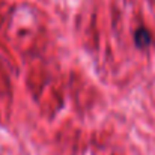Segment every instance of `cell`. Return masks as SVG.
<instances>
[{
  "label": "cell",
  "mask_w": 155,
  "mask_h": 155,
  "mask_svg": "<svg viewBox=\"0 0 155 155\" xmlns=\"http://www.w3.org/2000/svg\"><path fill=\"white\" fill-rule=\"evenodd\" d=\"M134 44L139 48H146L151 45V33L145 27H139L134 32Z\"/></svg>",
  "instance_id": "cell-1"
}]
</instances>
